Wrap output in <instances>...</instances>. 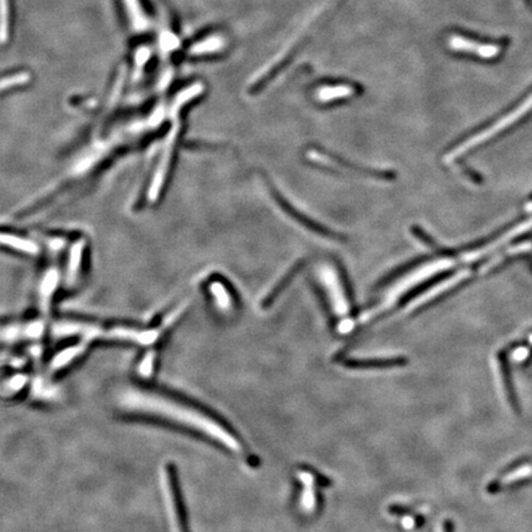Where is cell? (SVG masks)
I'll list each match as a JSON object with an SVG mask.
<instances>
[{
    "mask_svg": "<svg viewBox=\"0 0 532 532\" xmlns=\"http://www.w3.org/2000/svg\"><path fill=\"white\" fill-rule=\"evenodd\" d=\"M455 531V527H454V524L451 522L450 520H445L443 521V524H441V529H440V532H454Z\"/></svg>",
    "mask_w": 532,
    "mask_h": 532,
    "instance_id": "cell-24",
    "label": "cell"
},
{
    "mask_svg": "<svg viewBox=\"0 0 532 532\" xmlns=\"http://www.w3.org/2000/svg\"><path fill=\"white\" fill-rule=\"evenodd\" d=\"M298 269H300V265H296V267H292V269L290 270V272L287 274V276H285V278H282L281 281H280V284H278V286H275V289H274V290H272L271 292L267 295V297H265V301H264V303H263V304H264V307H266V304L269 306V304H270V303L274 301V298L276 297V295H278L280 291L284 289L286 285L289 284V281H290L291 278H292V276L295 275V272H297Z\"/></svg>",
    "mask_w": 532,
    "mask_h": 532,
    "instance_id": "cell-19",
    "label": "cell"
},
{
    "mask_svg": "<svg viewBox=\"0 0 532 532\" xmlns=\"http://www.w3.org/2000/svg\"><path fill=\"white\" fill-rule=\"evenodd\" d=\"M532 478V465H527L522 467L516 468L514 471L504 476L502 478L498 479L496 482H491L488 491L491 493H497L502 488H510L515 485H519L520 482H525Z\"/></svg>",
    "mask_w": 532,
    "mask_h": 532,
    "instance_id": "cell-12",
    "label": "cell"
},
{
    "mask_svg": "<svg viewBox=\"0 0 532 532\" xmlns=\"http://www.w3.org/2000/svg\"><path fill=\"white\" fill-rule=\"evenodd\" d=\"M46 334L56 337H65L63 322L54 323L49 326L42 320L0 324V344L24 343L29 340L32 342L36 339H41Z\"/></svg>",
    "mask_w": 532,
    "mask_h": 532,
    "instance_id": "cell-2",
    "label": "cell"
},
{
    "mask_svg": "<svg viewBox=\"0 0 532 532\" xmlns=\"http://www.w3.org/2000/svg\"><path fill=\"white\" fill-rule=\"evenodd\" d=\"M118 406L124 413L163 420L190 432H197L232 452L242 451V443L228 428L223 425V423L194 404L160 390L129 386L120 390Z\"/></svg>",
    "mask_w": 532,
    "mask_h": 532,
    "instance_id": "cell-1",
    "label": "cell"
},
{
    "mask_svg": "<svg viewBox=\"0 0 532 532\" xmlns=\"http://www.w3.org/2000/svg\"><path fill=\"white\" fill-rule=\"evenodd\" d=\"M530 356H531V348H527V346H520L513 351V359L519 364L527 361Z\"/></svg>",
    "mask_w": 532,
    "mask_h": 532,
    "instance_id": "cell-23",
    "label": "cell"
},
{
    "mask_svg": "<svg viewBox=\"0 0 532 532\" xmlns=\"http://www.w3.org/2000/svg\"><path fill=\"white\" fill-rule=\"evenodd\" d=\"M322 278H323L324 284L326 285L334 311L339 315H344V314L346 315L349 312V303L345 297L343 286L340 284L337 274L331 267H324L322 270Z\"/></svg>",
    "mask_w": 532,
    "mask_h": 532,
    "instance_id": "cell-7",
    "label": "cell"
},
{
    "mask_svg": "<svg viewBox=\"0 0 532 532\" xmlns=\"http://www.w3.org/2000/svg\"><path fill=\"white\" fill-rule=\"evenodd\" d=\"M354 94V89L348 85H335V87H324L318 91V99L320 101H331L339 98H346Z\"/></svg>",
    "mask_w": 532,
    "mask_h": 532,
    "instance_id": "cell-17",
    "label": "cell"
},
{
    "mask_svg": "<svg viewBox=\"0 0 532 532\" xmlns=\"http://www.w3.org/2000/svg\"><path fill=\"white\" fill-rule=\"evenodd\" d=\"M404 357H376V359H348L343 365L353 370H373V368H390L406 365Z\"/></svg>",
    "mask_w": 532,
    "mask_h": 532,
    "instance_id": "cell-10",
    "label": "cell"
},
{
    "mask_svg": "<svg viewBox=\"0 0 532 532\" xmlns=\"http://www.w3.org/2000/svg\"><path fill=\"white\" fill-rule=\"evenodd\" d=\"M498 367H499V376H500V379H502L505 398H507L509 404L515 410H518V401H516L514 388H513V384H511V376H510L508 361H507V357L504 356V354H499V356H498Z\"/></svg>",
    "mask_w": 532,
    "mask_h": 532,
    "instance_id": "cell-14",
    "label": "cell"
},
{
    "mask_svg": "<svg viewBox=\"0 0 532 532\" xmlns=\"http://www.w3.org/2000/svg\"><path fill=\"white\" fill-rule=\"evenodd\" d=\"M531 228L532 219H527L524 223L516 225L513 230L507 232L504 236L498 238L497 241H494V242L489 243L488 245H485V248L477 249V250H474V252H471V253L465 255L463 259L466 261H477V259L482 258V256L487 254V253H491V252L496 250V249L499 248V247H502L505 243L510 242L511 239H514L515 236H520V234L525 233V232L529 231V230H531Z\"/></svg>",
    "mask_w": 532,
    "mask_h": 532,
    "instance_id": "cell-9",
    "label": "cell"
},
{
    "mask_svg": "<svg viewBox=\"0 0 532 532\" xmlns=\"http://www.w3.org/2000/svg\"><path fill=\"white\" fill-rule=\"evenodd\" d=\"M300 479L302 480V485L304 487L303 489V496H302V507L304 510L312 511L315 507L317 502V493H315V478L313 474L308 471L300 472Z\"/></svg>",
    "mask_w": 532,
    "mask_h": 532,
    "instance_id": "cell-16",
    "label": "cell"
},
{
    "mask_svg": "<svg viewBox=\"0 0 532 532\" xmlns=\"http://www.w3.org/2000/svg\"><path fill=\"white\" fill-rule=\"evenodd\" d=\"M211 290H212V293L213 296H214V298H216L217 302H219V307L225 308H225L230 307V304H231V298H230L228 292H227V290H225V287H223L222 285H212Z\"/></svg>",
    "mask_w": 532,
    "mask_h": 532,
    "instance_id": "cell-21",
    "label": "cell"
},
{
    "mask_svg": "<svg viewBox=\"0 0 532 532\" xmlns=\"http://www.w3.org/2000/svg\"><path fill=\"white\" fill-rule=\"evenodd\" d=\"M89 342L83 340L80 344H77V345H73V346H69L67 349L62 350L49 362V371L51 373H58V371L65 370V367L71 366V364L77 360L80 355H83L84 350H85Z\"/></svg>",
    "mask_w": 532,
    "mask_h": 532,
    "instance_id": "cell-11",
    "label": "cell"
},
{
    "mask_svg": "<svg viewBox=\"0 0 532 532\" xmlns=\"http://www.w3.org/2000/svg\"><path fill=\"white\" fill-rule=\"evenodd\" d=\"M449 45L450 47L455 51L476 54L480 58H496L498 54H500V47L497 45L478 43V42L472 41V40L462 37V36H451Z\"/></svg>",
    "mask_w": 532,
    "mask_h": 532,
    "instance_id": "cell-6",
    "label": "cell"
},
{
    "mask_svg": "<svg viewBox=\"0 0 532 532\" xmlns=\"http://www.w3.org/2000/svg\"><path fill=\"white\" fill-rule=\"evenodd\" d=\"M275 196L278 197V201L280 202V205L284 207L285 211H287L289 214L293 216V219H297L300 223L306 225L307 228L312 230V231L320 233V234H322V236H329V238H337V233L334 234V232L326 230V228H324L323 225H318L317 222H314V221H312V219H306L307 216H304V214H302L301 212H298V211L296 210L295 207L291 206L289 202L286 201L285 199H282V196H280L278 194H275Z\"/></svg>",
    "mask_w": 532,
    "mask_h": 532,
    "instance_id": "cell-13",
    "label": "cell"
},
{
    "mask_svg": "<svg viewBox=\"0 0 532 532\" xmlns=\"http://www.w3.org/2000/svg\"><path fill=\"white\" fill-rule=\"evenodd\" d=\"M469 275V271L467 270H463V271L457 272L455 276L452 278H446L445 281H441L440 284L434 286L432 289H429L426 291L425 293L418 297L415 301L410 303V306L408 307V311H415L418 308L423 307V304H425L428 302L432 301L434 298H436L438 296L441 295L446 291L451 290L452 287H455L456 285L460 284L461 281H463L465 278H467Z\"/></svg>",
    "mask_w": 532,
    "mask_h": 532,
    "instance_id": "cell-8",
    "label": "cell"
},
{
    "mask_svg": "<svg viewBox=\"0 0 532 532\" xmlns=\"http://www.w3.org/2000/svg\"><path fill=\"white\" fill-rule=\"evenodd\" d=\"M154 364H155V356H154L153 353H151L138 365V373H141L142 376H146V377L151 376L152 371H153Z\"/></svg>",
    "mask_w": 532,
    "mask_h": 532,
    "instance_id": "cell-22",
    "label": "cell"
},
{
    "mask_svg": "<svg viewBox=\"0 0 532 532\" xmlns=\"http://www.w3.org/2000/svg\"><path fill=\"white\" fill-rule=\"evenodd\" d=\"M223 47V41L219 37H211L205 41L199 42L191 47V54H202L216 52Z\"/></svg>",
    "mask_w": 532,
    "mask_h": 532,
    "instance_id": "cell-18",
    "label": "cell"
},
{
    "mask_svg": "<svg viewBox=\"0 0 532 532\" xmlns=\"http://www.w3.org/2000/svg\"><path fill=\"white\" fill-rule=\"evenodd\" d=\"M122 1H124V6L127 9H130V15L133 24L136 25V26L142 25L144 23V20H142V9H141V6L138 4V1L137 0H122Z\"/></svg>",
    "mask_w": 532,
    "mask_h": 532,
    "instance_id": "cell-20",
    "label": "cell"
},
{
    "mask_svg": "<svg viewBox=\"0 0 532 532\" xmlns=\"http://www.w3.org/2000/svg\"><path fill=\"white\" fill-rule=\"evenodd\" d=\"M0 245H5L8 248L27 253V254H37L38 253V247L32 241L25 239L21 236H14V234H9V233H3V232H0Z\"/></svg>",
    "mask_w": 532,
    "mask_h": 532,
    "instance_id": "cell-15",
    "label": "cell"
},
{
    "mask_svg": "<svg viewBox=\"0 0 532 532\" xmlns=\"http://www.w3.org/2000/svg\"><path fill=\"white\" fill-rule=\"evenodd\" d=\"M532 110V94L529 95L527 98V100L524 102H521L519 107L514 109L513 111L507 113L504 118H500L498 122L489 126L487 130L482 131L477 133L476 136L471 137L469 140H467L466 142L462 143L458 147L455 148L451 153L447 155L446 160H452L461 157L462 154L467 153L468 151H471L476 146H478L480 143H485L491 140V137L496 136L498 133H500L502 131L508 129L509 126L514 124L515 122H518L521 118H524L529 111Z\"/></svg>",
    "mask_w": 532,
    "mask_h": 532,
    "instance_id": "cell-5",
    "label": "cell"
},
{
    "mask_svg": "<svg viewBox=\"0 0 532 532\" xmlns=\"http://www.w3.org/2000/svg\"><path fill=\"white\" fill-rule=\"evenodd\" d=\"M160 487L164 498L166 516L169 519L173 532H189L185 522L183 504L180 491L175 482V474L170 465H164L160 468Z\"/></svg>",
    "mask_w": 532,
    "mask_h": 532,
    "instance_id": "cell-4",
    "label": "cell"
},
{
    "mask_svg": "<svg viewBox=\"0 0 532 532\" xmlns=\"http://www.w3.org/2000/svg\"><path fill=\"white\" fill-rule=\"evenodd\" d=\"M452 265H454V261H451V259H440V261H432L430 264H426V265L421 266L418 270H415L413 274H410L409 276H407L403 281H401L399 284L397 285L396 287L390 291L388 296H387V298L379 304V307L376 308V309H373L370 313L367 314L366 320L375 318L376 315H379V313H382L384 311H387V309L392 307V306H393V304H395V303H396L406 292L412 290L414 286L421 284L423 281H425L428 278H432V275H435V274H438V272L447 270V269H450Z\"/></svg>",
    "mask_w": 532,
    "mask_h": 532,
    "instance_id": "cell-3",
    "label": "cell"
}]
</instances>
